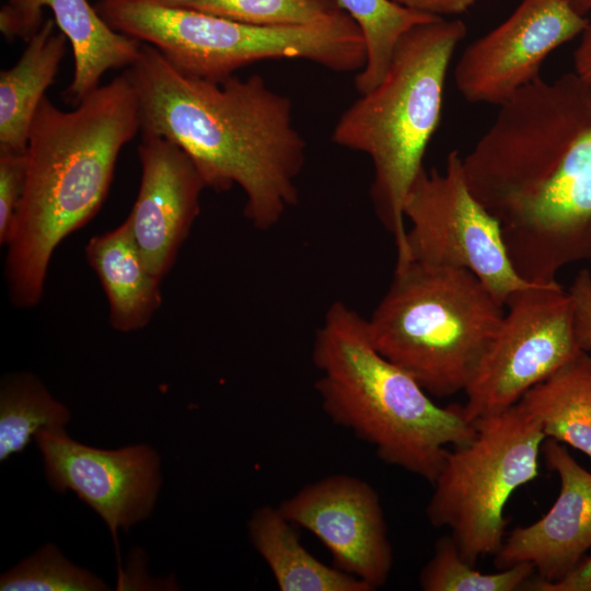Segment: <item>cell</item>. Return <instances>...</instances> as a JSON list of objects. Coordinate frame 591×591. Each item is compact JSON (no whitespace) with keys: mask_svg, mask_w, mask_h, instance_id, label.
<instances>
[{"mask_svg":"<svg viewBox=\"0 0 591 591\" xmlns=\"http://www.w3.org/2000/svg\"><path fill=\"white\" fill-rule=\"evenodd\" d=\"M462 166L523 280L552 283L591 259V89L573 71L499 105Z\"/></svg>","mask_w":591,"mask_h":591,"instance_id":"cell-1","label":"cell"},{"mask_svg":"<svg viewBox=\"0 0 591 591\" xmlns=\"http://www.w3.org/2000/svg\"><path fill=\"white\" fill-rule=\"evenodd\" d=\"M126 72L140 105V131L178 146L206 187L239 186L254 228L277 225L298 204L306 142L294 127L291 100L262 76L189 77L146 43Z\"/></svg>","mask_w":591,"mask_h":591,"instance_id":"cell-2","label":"cell"},{"mask_svg":"<svg viewBox=\"0 0 591 591\" xmlns=\"http://www.w3.org/2000/svg\"><path fill=\"white\" fill-rule=\"evenodd\" d=\"M95 8L113 28L153 46L179 72L209 81L265 59H304L338 72H358L366 62L362 34L348 13L271 27L144 0H99Z\"/></svg>","mask_w":591,"mask_h":591,"instance_id":"cell-7","label":"cell"},{"mask_svg":"<svg viewBox=\"0 0 591 591\" xmlns=\"http://www.w3.org/2000/svg\"><path fill=\"white\" fill-rule=\"evenodd\" d=\"M503 314V304L466 269L396 262L367 325L385 358L443 398L465 391Z\"/></svg>","mask_w":591,"mask_h":591,"instance_id":"cell-6","label":"cell"},{"mask_svg":"<svg viewBox=\"0 0 591 591\" xmlns=\"http://www.w3.org/2000/svg\"><path fill=\"white\" fill-rule=\"evenodd\" d=\"M571 0H521L499 25L466 46L454 80L470 103L501 105L540 78L545 59L589 24Z\"/></svg>","mask_w":591,"mask_h":591,"instance_id":"cell-11","label":"cell"},{"mask_svg":"<svg viewBox=\"0 0 591 591\" xmlns=\"http://www.w3.org/2000/svg\"><path fill=\"white\" fill-rule=\"evenodd\" d=\"M508 311L465 389L467 421L514 405L583 351L572 298L557 281L514 292Z\"/></svg>","mask_w":591,"mask_h":591,"instance_id":"cell-10","label":"cell"},{"mask_svg":"<svg viewBox=\"0 0 591 591\" xmlns=\"http://www.w3.org/2000/svg\"><path fill=\"white\" fill-rule=\"evenodd\" d=\"M525 590L591 591V556L584 557L569 573L558 581L541 582L532 578Z\"/></svg>","mask_w":591,"mask_h":591,"instance_id":"cell-28","label":"cell"},{"mask_svg":"<svg viewBox=\"0 0 591 591\" xmlns=\"http://www.w3.org/2000/svg\"><path fill=\"white\" fill-rule=\"evenodd\" d=\"M74 106L62 111L45 96L30 129L25 185L4 262L9 299L19 309L40 302L56 247L100 210L121 149L141 130L126 71Z\"/></svg>","mask_w":591,"mask_h":591,"instance_id":"cell-3","label":"cell"},{"mask_svg":"<svg viewBox=\"0 0 591 591\" xmlns=\"http://www.w3.org/2000/svg\"><path fill=\"white\" fill-rule=\"evenodd\" d=\"M576 9L583 15L591 12V0H571Z\"/></svg>","mask_w":591,"mask_h":591,"instance_id":"cell-32","label":"cell"},{"mask_svg":"<svg viewBox=\"0 0 591 591\" xmlns=\"http://www.w3.org/2000/svg\"><path fill=\"white\" fill-rule=\"evenodd\" d=\"M406 236L396 262L473 273L503 305L523 280L509 258L498 221L472 194L462 155L451 151L443 171L425 167L404 204Z\"/></svg>","mask_w":591,"mask_h":591,"instance_id":"cell-9","label":"cell"},{"mask_svg":"<svg viewBox=\"0 0 591 591\" xmlns=\"http://www.w3.org/2000/svg\"><path fill=\"white\" fill-rule=\"evenodd\" d=\"M26 177V150L0 151V243H9Z\"/></svg>","mask_w":591,"mask_h":591,"instance_id":"cell-26","label":"cell"},{"mask_svg":"<svg viewBox=\"0 0 591 591\" xmlns=\"http://www.w3.org/2000/svg\"><path fill=\"white\" fill-rule=\"evenodd\" d=\"M573 72L591 89V22L573 53Z\"/></svg>","mask_w":591,"mask_h":591,"instance_id":"cell-30","label":"cell"},{"mask_svg":"<svg viewBox=\"0 0 591 591\" xmlns=\"http://www.w3.org/2000/svg\"><path fill=\"white\" fill-rule=\"evenodd\" d=\"M312 360L324 413L373 447L389 465L432 484L449 447L475 437L462 406L437 405L412 375L375 348L367 318L341 301L327 309L315 333Z\"/></svg>","mask_w":591,"mask_h":591,"instance_id":"cell-4","label":"cell"},{"mask_svg":"<svg viewBox=\"0 0 591 591\" xmlns=\"http://www.w3.org/2000/svg\"><path fill=\"white\" fill-rule=\"evenodd\" d=\"M139 192L126 223L149 270H171L200 212L206 184L189 157L171 140L141 132Z\"/></svg>","mask_w":591,"mask_h":591,"instance_id":"cell-14","label":"cell"},{"mask_svg":"<svg viewBox=\"0 0 591 591\" xmlns=\"http://www.w3.org/2000/svg\"><path fill=\"white\" fill-rule=\"evenodd\" d=\"M546 439L568 444L591 459V354L581 351L518 401Z\"/></svg>","mask_w":591,"mask_h":591,"instance_id":"cell-20","label":"cell"},{"mask_svg":"<svg viewBox=\"0 0 591 591\" xmlns=\"http://www.w3.org/2000/svg\"><path fill=\"white\" fill-rule=\"evenodd\" d=\"M106 582L46 543L0 577L1 591H106Z\"/></svg>","mask_w":591,"mask_h":591,"instance_id":"cell-25","label":"cell"},{"mask_svg":"<svg viewBox=\"0 0 591 591\" xmlns=\"http://www.w3.org/2000/svg\"><path fill=\"white\" fill-rule=\"evenodd\" d=\"M568 291L573 301L579 346L591 352V274L580 271Z\"/></svg>","mask_w":591,"mask_h":591,"instance_id":"cell-27","label":"cell"},{"mask_svg":"<svg viewBox=\"0 0 591 591\" xmlns=\"http://www.w3.org/2000/svg\"><path fill=\"white\" fill-rule=\"evenodd\" d=\"M465 35V23L451 18L410 28L399 39L381 82L360 94L333 129V142L369 157L371 199L393 235L396 253L406 236L404 204L424 169V155L441 118L450 63Z\"/></svg>","mask_w":591,"mask_h":591,"instance_id":"cell-5","label":"cell"},{"mask_svg":"<svg viewBox=\"0 0 591 591\" xmlns=\"http://www.w3.org/2000/svg\"><path fill=\"white\" fill-rule=\"evenodd\" d=\"M53 18L26 42L14 66L0 73V151L26 150L35 114L53 84L68 39Z\"/></svg>","mask_w":591,"mask_h":591,"instance_id":"cell-18","label":"cell"},{"mask_svg":"<svg viewBox=\"0 0 591 591\" xmlns=\"http://www.w3.org/2000/svg\"><path fill=\"white\" fill-rule=\"evenodd\" d=\"M395 3L425 14L451 18L468 11L480 0H392Z\"/></svg>","mask_w":591,"mask_h":591,"instance_id":"cell-29","label":"cell"},{"mask_svg":"<svg viewBox=\"0 0 591 591\" xmlns=\"http://www.w3.org/2000/svg\"><path fill=\"white\" fill-rule=\"evenodd\" d=\"M48 9L73 54V76L65 102L77 105L101 85L109 70L129 68L142 42L113 28L88 0H7L0 10V32L8 40L27 42L43 25Z\"/></svg>","mask_w":591,"mask_h":591,"instance_id":"cell-16","label":"cell"},{"mask_svg":"<svg viewBox=\"0 0 591 591\" xmlns=\"http://www.w3.org/2000/svg\"><path fill=\"white\" fill-rule=\"evenodd\" d=\"M190 9L258 26H304L347 12L338 0H198Z\"/></svg>","mask_w":591,"mask_h":591,"instance_id":"cell-24","label":"cell"},{"mask_svg":"<svg viewBox=\"0 0 591 591\" xmlns=\"http://www.w3.org/2000/svg\"><path fill=\"white\" fill-rule=\"evenodd\" d=\"M357 23L366 47V62L355 77V88L363 94L383 79L394 50L406 32L438 16L406 9L392 0H338Z\"/></svg>","mask_w":591,"mask_h":591,"instance_id":"cell-22","label":"cell"},{"mask_svg":"<svg viewBox=\"0 0 591 591\" xmlns=\"http://www.w3.org/2000/svg\"><path fill=\"white\" fill-rule=\"evenodd\" d=\"M70 410L34 374L5 375L0 386V461L22 452L43 429H65Z\"/></svg>","mask_w":591,"mask_h":591,"instance_id":"cell-21","label":"cell"},{"mask_svg":"<svg viewBox=\"0 0 591 591\" xmlns=\"http://www.w3.org/2000/svg\"><path fill=\"white\" fill-rule=\"evenodd\" d=\"M297 528L315 535L333 566L373 591L393 567V547L376 490L348 474H333L304 485L278 506Z\"/></svg>","mask_w":591,"mask_h":591,"instance_id":"cell-13","label":"cell"},{"mask_svg":"<svg viewBox=\"0 0 591 591\" xmlns=\"http://www.w3.org/2000/svg\"><path fill=\"white\" fill-rule=\"evenodd\" d=\"M542 453L560 487L549 510L526 526H517L494 555L497 569L529 563L536 581L555 582L569 573L591 548V473L554 439Z\"/></svg>","mask_w":591,"mask_h":591,"instance_id":"cell-15","label":"cell"},{"mask_svg":"<svg viewBox=\"0 0 591 591\" xmlns=\"http://www.w3.org/2000/svg\"><path fill=\"white\" fill-rule=\"evenodd\" d=\"M278 507L262 506L248 521L250 541L280 591H372L358 578L313 556Z\"/></svg>","mask_w":591,"mask_h":591,"instance_id":"cell-19","label":"cell"},{"mask_svg":"<svg viewBox=\"0 0 591 591\" xmlns=\"http://www.w3.org/2000/svg\"><path fill=\"white\" fill-rule=\"evenodd\" d=\"M84 251L105 291L109 325L121 333L147 326L162 304V280L147 267L126 221L92 236Z\"/></svg>","mask_w":591,"mask_h":591,"instance_id":"cell-17","label":"cell"},{"mask_svg":"<svg viewBox=\"0 0 591 591\" xmlns=\"http://www.w3.org/2000/svg\"><path fill=\"white\" fill-rule=\"evenodd\" d=\"M45 474L54 490L73 491L106 523L117 544L127 531L152 513L162 485L161 462L148 444L103 450L71 439L66 429L35 436Z\"/></svg>","mask_w":591,"mask_h":591,"instance_id":"cell-12","label":"cell"},{"mask_svg":"<svg viewBox=\"0 0 591 591\" xmlns=\"http://www.w3.org/2000/svg\"><path fill=\"white\" fill-rule=\"evenodd\" d=\"M150 3L173 8V9H190L198 0H144Z\"/></svg>","mask_w":591,"mask_h":591,"instance_id":"cell-31","label":"cell"},{"mask_svg":"<svg viewBox=\"0 0 591 591\" xmlns=\"http://www.w3.org/2000/svg\"><path fill=\"white\" fill-rule=\"evenodd\" d=\"M534 575L529 563L484 573L462 556L452 536L445 535L436 542L419 575V586L424 591H518L524 590Z\"/></svg>","mask_w":591,"mask_h":591,"instance_id":"cell-23","label":"cell"},{"mask_svg":"<svg viewBox=\"0 0 591 591\" xmlns=\"http://www.w3.org/2000/svg\"><path fill=\"white\" fill-rule=\"evenodd\" d=\"M473 424L475 437L448 451L426 514L432 526L449 529L462 556L476 565L502 546L505 507L538 475L546 437L519 402Z\"/></svg>","mask_w":591,"mask_h":591,"instance_id":"cell-8","label":"cell"}]
</instances>
